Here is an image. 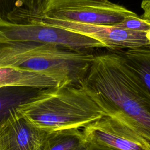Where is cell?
<instances>
[{"instance_id":"52a82bcc","label":"cell","mask_w":150,"mask_h":150,"mask_svg":"<svg viewBox=\"0 0 150 150\" xmlns=\"http://www.w3.org/2000/svg\"><path fill=\"white\" fill-rule=\"evenodd\" d=\"M49 132L18 112L0 122V149L44 150Z\"/></svg>"},{"instance_id":"ba28073f","label":"cell","mask_w":150,"mask_h":150,"mask_svg":"<svg viewBox=\"0 0 150 150\" xmlns=\"http://www.w3.org/2000/svg\"><path fill=\"white\" fill-rule=\"evenodd\" d=\"M64 86L70 85L55 76L19 67H0V87L17 86L44 90Z\"/></svg>"},{"instance_id":"6da1fadb","label":"cell","mask_w":150,"mask_h":150,"mask_svg":"<svg viewBox=\"0 0 150 150\" xmlns=\"http://www.w3.org/2000/svg\"><path fill=\"white\" fill-rule=\"evenodd\" d=\"M103 110L150 144V94L117 51L95 54L81 84Z\"/></svg>"},{"instance_id":"277c9868","label":"cell","mask_w":150,"mask_h":150,"mask_svg":"<svg viewBox=\"0 0 150 150\" xmlns=\"http://www.w3.org/2000/svg\"><path fill=\"white\" fill-rule=\"evenodd\" d=\"M5 41L36 42L88 53L105 48L97 39L63 28L42 23H18L0 19V42Z\"/></svg>"},{"instance_id":"7a4b0ae2","label":"cell","mask_w":150,"mask_h":150,"mask_svg":"<svg viewBox=\"0 0 150 150\" xmlns=\"http://www.w3.org/2000/svg\"><path fill=\"white\" fill-rule=\"evenodd\" d=\"M19 112L36 127L48 132L84 127L105 115L82 86L42 90Z\"/></svg>"},{"instance_id":"d6986e66","label":"cell","mask_w":150,"mask_h":150,"mask_svg":"<svg viewBox=\"0 0 150 150\" xmlns=\"http://www.w3.org/2000/svg\"><path fill=\"white\" fill-rule=\"evenodd\" d=\"M0 150H1V149H0Z\"/></svg>"},{"instance_id":"4fadbf2b","label":"cell","mask_w":150,"mask_h":150,"mask_svg":"<svg viewBox=\"0 0 150 150\" xmlns=\"http://www.w3.org/2000/svg\"><path fill=\"white\" fill-rule=\"evenodd\" d=\"M32 0H0V19L7 21L8 15L19 8L30 10Z\"/></svg>"},{"instance_id":"9a60e30c","label":"cell","mask_w":150,"mask_h":150,"mask_svg":"<svg viewBox=\"0 0 150 150\" xmlns=\"http://www.w3.org/2000/svg\"><path fill=\"white\" fill-rule=\"evenodd\" d=\"M141 8L144 11L141 18L146 20H149L150 19V0H142L141 4Z\"/></svg>"},{"instance_id":"7c38bea8","label":"cell","mask_w":150,"mask_h":150,"mask_svg":"<svg viewBox=\"0 0 150 150\" xmlns=\"http://www.w3.org/2000/svg\"><path fill=\"white\" fill-rule=\"evenodd\" d=\"M112 26L134 32H146L150 29V21L138 16L127 18Z\"/></svg>"},{"instance_id":"e0dca14e","label":"cell","mask_w":150,"mask_h":150,"mask_svg":"<svg viewBox=\"0 0 150 150\" xmlns=\"http://www.w3.org/2000/svg\"><path fill=\"white\" fill-rule=\"evenodd\" d=\"M145 37L148 40V45H150V29L145 32Z\"/></svg>"},{"instance_id":"3957f363","label":"cell","mask_w":150,"mask_h":150,"mask_svg":"<svg viewBox=\"0 0 150 150\" xmlns=\"http://www.w3.org/2000/svg\"><path fill=\"white\" fill-rule=\"evenodd\" d=\"M94 56L93 53L36 42H0V67H19L46 73L63 79L70 86H81Z\"/></svg>"},{"instance_id":"30bf717a","label":"cell","mask_w":150,"mask_h":150,"mask_svg":"<svg viewBox=\"0 0 150 150\" xmlns=\"http://www.w3.org/2000/svg\"><path fill=\"white\" fill-rule=\"evenodd\" d=\"M117 52L150 94V45Z\"/></svg>"},{"instance_id":"2e32d148","label":"cell","mask_w":150,"mask_h":150,"mask_svg":"<svg viewBox=\"0 0 150 150\" xmlns=\"http://www.w3.org/2000/svg\"><path fill=\"white\" fill-rule=\"evenodd\" d=\"M88 144H89L88 150H117V149L107 148L101 145H98L90 144V143H88Z\"/></svg>"},{"instance_id":"ac0fdd59","label":"cell","mask_w":150,"mask_h":150,"mask_svg":"<svg viewBox=\"0 0 150 150\" xmlns=\"http://www.w3.org/2000/svg\"><path fill=\"white\" fill-rule=\"evenodd\" d=\"M148 21H150V19H149V20H148Z\"/></svg>"},{"instance_id":"8992f818","label":"cell","mask_w":150,"mask_h":150,"mask_svg":"<svg viewBox=\"0 0 150 150\" xmlns=\"http://www.w3.org/2000/svg\"><path fill=\"white\" fill-rule=\"evenodd\" d=\"M88 143L117 150H150V144L121 120L105 115L84 127Z\"/></svg>"},{"instance_id":"5b68a950","label":"cell","mask_w":150,"mask_h":150,"mask_svg":"<svg viewBox=\"0 0 150 150\" xmlns=\"http://www.w3.org/2000/svg\"><path fill=\"white\" fill-rule=\"evenodd\" d=\"M42 14L57 20L98 25H112L138 16L110 0H53Z\"/></svg>"},{"instance_id":"8fae6325","label":"cell","mask_w":150,"mask_h":150,"mask_svg":"<svg viewBox=\"0 0 150 150\" xmlns=\"http://www.w3.org/2000/svg\"><path fill=\"white\" fill-rule=\"evenodd\" d=\"M89 144L77 128L49 132L44 150H88Z\"/></svg>"},{"instance_id":"5bb4252c","label":"cell","mask_w":150,"mask_h":150,"mask_svg":"<svg viewBox=\"0 0 150 150\" xmlns=\"http://www.w3.org/2000/svg\"><path fill=\"white\" fill-rule=\"evenodd\" d=\"M53 0H32V12L44 13Z\"/></svg>"},{"instance_id":"9c48e42d","label":"cell","mask_w":150,"mask_h":150,"mask_svg":"<svg viewBox=\"0 0 150 150\" xmlns=\"http://www.w3.org/2000/svg\"><path fill=\"white\" fill-rule=\"evenodd\" d=\"M42 90L17 86L0 87V122L20 112V107L30 101Z\"/></svg>"}]
</instances>
